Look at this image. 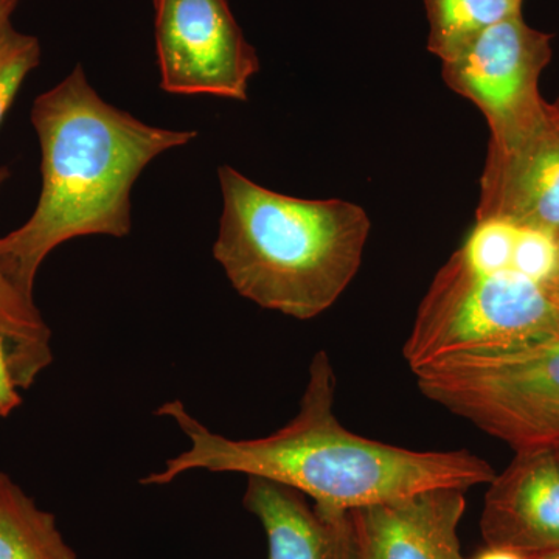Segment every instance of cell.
<instances>
[{
    "label": "cell",
    "instance_id": "cell-4",
    "mask_svg": "<svg viewBox=\"0 0 559 559\" xmlns=\"http://www.w3.org/2000/svg\"><path fill=\"white\" fill-rule=\"evenodd\" d=\"M559 337V297L513 270L484 272L457 250L419 304L403 356L412 371L465 355H491Z\"/></svg>",
    "mask_w": 559,
    "mask_h": 559
},
{
    "label": "cell",
    "instance_id": "cell-2",
    "mask_svg": "<svg viewBox=\"0 0 559 559\" xmlns=\"http://www.w3.org/2000/svg\"><path fill=\"white\" fill-rule=\"evenodd\" d=\"M43 189L35 212L0 238V270L35 301L40 264L62 242L87 235L123 238L131 230V189L154 157L197 139V131L151 127L103 100L83 66L32 108Z\"/></svg>",
    "mask_w": 559,
    "mask_h": 559
},
{
    "label": "cell",
    "instance_id": "cell-16",
    "mask_svg": "<svg viewBox=\"0 0 559 559\" xmlns=\"http://www.w3.org/2000/svg\"><path fill=\"white\" fill-rule=\"evenodd\" d=\"M558 267L559 235L538 227L520 226L511 270L549 286Z\"/></svg>",
    "mask_w": 559,
    "mask_h": 559
},
{
    "label": "cell",
    "instance_id": "cell-5",
    "mask_svg": "<svg viewBox=\"0 0 559 559\" xmlns=\"http://www.w3.org/2000/svg\"><path fill=\"white\" fill-rule=\"evenodd\" d=\"M412 373L419 392L514 451L559 443V337L491 355H465Z\"/></svg>",
    "mask_w": 559,
    "mask_h": 559
},
{
    "label": "cell",
    "instance_id": "cell-12",
    "mask_svg": "<svg viewBox=\"0 0 559 559\" xmlns=\"http://www.w3.org/2000/svg\"><path fill=\"white\" fill-rule=\"evenodd\" d=\"M0 559H79L57 520L0 473Z\"/></svg>",
    "mask_w": 559,
    "mask_h": 559
},
{
    "label": "cell",
    "instance_id": "cell-21",
    "mask_svg": "<svg viewBox=\"0 0 559 559\" xmlns=\"http://www.w3.org/2000/svg\"><path fill=\"white\" fill-rule=\"evenodd\" d=\"M530 559H559V550L546 551V554L530 555Z\"/></svg>",
    "mask_w": 559,
    "mask_h": 559
},
{
    "label": "cell",
    "instance_id": "cell-17",
    "mask_svg": "<svg viewBox=\"0 0 559 559\" xmlns=\"http://www.w3.org/2000/svg\"><path fill=\"white\" fill-rule=\"evenodd\" d=\"M17 389L20 388L11 369L9 348L0 337V419L9 417L11 412L21 406L22 399Z\"/></svg>",
    "mask_w": 559,
    "mask_h": 559
},
{
    "label": "cell",
    "instance_id": "cell-23",
    "mask_svg": "<svg viewBox=\"0 0 559 559\" xmlns=\"http://www.w3.org/2000/svg\"><path fill=\"white\" fill-rule=\"evenodd\" d=\"M555 451H557V454H558V457H559V443L558 444H555Z\"/></svg>",
    "mask_w": 559,
    "mask_h": 559
},
{
    "label": "cell",
    "instance_id": "cell-18",
    "mask_svg": "<svg viewBox=\"0 0 559 559\" xmlns=\"http://www.w3.org/2000/svg\"><path fill=\"white\" fill-rule=\"evenodd\" d=\"M471 559H530L527 555H522L520 551L502 549V547H488L479 551L476 557Z\"/></svg>",
    "mask_w": 559,
    "mask_h": 559
},
{
    "label": "cell",
    "instance_id": "cell-11",
    "mask_svg": "<svg viewBox=\"0 0 559 559\" xmlns=\"http://www.w3.org/2000/svg\"><path fill=\"white\" fill-rule=\"evenodd\" d=\"M245 507L266 533L267 559H359L352 513L308 503L296 489L248 477Z\"/></svg>",
    "mask_w": 559,
    "mask_h": 559
},
{
    "label": "cell",
    "instance_id": "cell-7",
    "mask_svg": "<svg viewBox=\"0 0 559 559\" xmlns=\"http://www.w3.org/2000/svg\"><path fill=\"white\" fill-rule=\"evenodd\" d=\"M160 87L246 102L260 58L227 0H153Z\"/></svg>",
    "mask_w": 559,
    "mask_h": 559
},
{
    "label": "cell",
    "instance_id": "cell-13",
    "mask_svg": "<svg viewBox=\"0 0 559 559\" xmlns=\"http://www.w3.org/2000/svg\"><path fill=\"white\" fill-rule=\"evenodd\" d=\"M7 168L0 170V187L9 178ZM0 337L9 348L11 369L17 388L31 389L40 373L53 360L51 331L44 322L35 301L21 290L0 270Z\"/></svg>",
    "mask_w": 559,
    "mask_h": 559
},
{
    "label": "cell",
    "instance_id": "cell-19",
    "mask_svg": "<svg viewBox=\"0 0 559 559\" xmlns=\"http://www.w3.org/2000/svg\"><path fill=\"white\" fill-rule=\"evenodd\" d=\"M21 0H0V28L9 24L11 14L16 10Z\"/></svg>",
    "mask_w": 559,
    "mask_h": 559
},
{
    "label": "cell",
    "instance_id": "cell-3",
    "mask_svg": "<svg viewBox=\"0 0 559 559\" xmlns=\"http://www.w3.org/2000/svg\"><path fill=\"white\" fill-rule=\"evenodd\" d=\"M223 215L213 257L240 296L264 310L310 320L329 311L362 264L366 210L344 200H301L218 170Z\"/></svg>",
    "mask_w": 559,
    "mask_h": 559
},
{
    "label": "cell",
    "instance_id": "cell-15",
    "mask_svg": "<svg viewBox=\"0 0 559 559\" xmlns=\"http://www.w3.org/2000/svg\"><path fill=\"white\" fill-rule=\"evenodd\" d=\"M39 60L38 38L17 32L11 22L0 28V123L28 73L38 68Z\"/></svg>",
    "mask_w": 559,
    "mask_h": 559
},
{
    "label": "cell",
    "instance_id": "cell-22",
    "mask_svg": "<svg viewBox=\"0 0 559 559\" xmlns=\"http://www.w3.org/2000/svg\"><path fill=\"white\" fill-rule=\"evenodd\" d=\"M549 286H550L551 289L555 290V293L558 294V297H559V267H558L557 275H555V278L551 280V283H550Z\"/></svg>",
    "mask_w": 559,
    "mask_h": 559
},
{
    "label": "cell",
    "instance_id": "cell-1",
    "mask_svg": "<svg viewBox=\"0 0 559 559\" xmlns=\"http://www.w3.org/2000/svg\"><path fill=\"white\" fill-rule=\"evenodd\" d=\"M334 403L336 373L325 349L311 359L296 417L261 439H227L202 425L182 401H168L156 414L179 426L189 450L140 481L160 487L197 469L237 473L296 489L316 506L352 511L428 489L468 491L495 479L487 460L466 450L412 451L358 436L342 426Z\"/></svg>",
    "mask_w": 559,
    "mask_h": 559
},
{
    "label": "cell",
    "instance_id": "cell-6",
    "mask_svg": "<svg viewBox=\"0 0 559 559\" xmlns=\"http://www.w3.org/2000/svg\"><path fill=\"white\" fill-rule=\"evenodd\" d=\"M551 38L530 27L521 13L491 25L441 61L448 86L476 105L492 142L518 138L549 117L539 79L554 53Z\"/></svg>",
    "mask_w": 559,
    "mask_h": 559
},
{
    "label": "cell",
    "instance_id": "cell-14",
    "mask_svg": "<svg viewBox=\"0 0 559 559\" xmlns=\"http://www.w3.org/2000/svg\"><path fill=\"white\" fill-rule=\"evenodd\" d=\"M428 50L441 61L491 25L522 13V0H425Z\"/></svg>",
    "mask_w": 559,
    "mask_h": 559
},
{
    "label": "cell",
    "instance_id": "cell-10",
    "mask_svg": "<svg viewBox=\"0 0 559 559\" xmlns=\"http://www.w3.org/2000/svg\"><path fill=\"white\" fill-rule=\"evenodd\" d=\"M466 491L437 488L349 511L359 559H468L459 527Z\"/></svg>",
    "mask_w": 559,
    "mask_h": 559
},
{
    "label": "cell",
    "instance_id": "cell-8",
    "mask_svg": "<svg viewBox=\"0 0 559 559\" xmlns=\"http://www.w3.org/2000/svg\"><path fill=\"white\" fill-rule=\"evenodd\" d=\"M502 218L559 234V128L547 117L506 140H489L476 219Z\"/></svg>",
    "mask_w": 559,
    "mask_h": 559
},
{
    "label": "cell",
    "instance_id": "cell-20",
    "mask_svg": "<svg viewBox=\"0 0 559 559\" xmlns=\"http://www.w3.org/2000/svg\"><path fill=\"white\" fill-rule=\"evenodd\" d=\"M547 110H549L550 119L554 120L555 124L559 128V95L554 103H547Z\"/></svg>",
    "mask_w": 559,
    "mask_h": 559
},
{
    "label": "cell",
    "instance_id": "cell-9",
    "mask_svg": "<svg viewBox=\"0 0 559 559\" xmlns=\"http://www.w3.org/2000/svg\"><path fill=\"white\" fill-rule=\"evenodd\" d=\"M480 532L488 547L522 555L559 550V457L554 447L514 451L489 481Z\"/></svg>",
    "mask_w": 559,
    "mask_h": 559
}]
</instances>
